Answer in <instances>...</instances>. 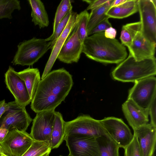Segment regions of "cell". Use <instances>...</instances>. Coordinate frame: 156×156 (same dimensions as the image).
Returning <instances> with one entry per match:
<instances>
[{"label": "cell", "instance_id": "cell-20", "mask_svg": "<svg viewBox=\"0 0 156 156\" xmlns=\"http://www.w3.org/2000/svg\"><path fill=\"white\" fill-rule=\"evenodd\" d=\"M31 9L32 21L34 25L41 29L49 24L48 15L43 3L40 0L28 1Z\"/></svg>", "mask_w": 156, "mask_h": 156}, {"label": "cell", "instance_id": "cell-8", "mask_svg": "<svg viewBox=\"0 0 156 156\" xmlns=\"http://www.w3.org/2000/svg\"><path fill=\"white\" fill-rule=\"evenodd\" d=\"M34 140L26 131L14 129L9 132L0 142L3 153L7 156H22Z\"/></svg>", "mask_w": 156, "mask_h": 156}, {"label": "cell", "instance_id": "cell-42", "mask_svg": "<svg viewBox=\"0 0 156 156\" xmlns=\"http://www.w3.org/2000/svg\"><path fill=\"white\" fill-rule=\"evenodd\" d=\"M59 156H63L60 155ZM67 156H71L69 154Z\"/></svg>", "mask_w": 156, "mask_h": 156}, {"label": "cell", "instance_id": "cell-40", "mask_svg": "<svg viewBox=\"0 0 156 156\" xmlns=\"http://www.w3.org/2000/svg\"><path fill=\"white\" fill-rule=\"evenodd\" d=\"M4 154L2 148L0 145V156H2Z\"/></svg>", "mask_w": 156, "mask_h": 156}, {"label": "cell", "instance_id": "cell-22", "mask_svg": "<svg viewBox=\"0 0 156 156\" xmlns=\"http://www.w3.org/2000/svg\"><path fill=\"white\" fill-rule=\"evenodd\" d=\"M65 122L62 114L55 111V118L50 142L51 149L58 147L64 140Z\"/></svg>", "mask_w": 156, "mask_h": 156}, {"label": "cell", "instance_id": "cell-19", "mask_svg": "<svg viewBox=\"0 0 156 156\" xmlns=\"http://www.w3.org/2000/svg\"><path fill=\"white\" fill-rule=\"evenodd\" d=\"M138 0H128L119 6L110 7L106 13L109 18L123 19L138 12Z\"/></svg>", "mask_w": 156, "mask_h": 156}, {"label": "cell", "instance_id": "cell-34", "mask_svg": "<svg viewBox=\"0 0 156 156\" xmlns=\"http://www.w3.org/2000/svg\"><path fill=\"white\" fill-rule=\"evenodd\" d=\"M108 1V0H86L83 1L86 2L89 5L86 9L87 11L96 8L104 4Z\"/></svg>", "mask_w": 156, "mask_h": 156}, {"label": "cell", "instance_id": "cell-7", "mask_svg": "<svg viewBox=\"0 0 156 156\" xmlns=\"http://www.w3.org/2000/svg\"><path fill=\"white\" fill-rule=\"evenodd\" d=\"M131 34V44L128 48L130 54L136 60L154 56L156 44L146 40L143 35L140 22L126 24Z\"/></svg>", "mask_w": 156, "mask_h": 156}, {"label": "cell", "instance_id": "cell-33", "mask_svg": "<svg viewBox=\"0 0 156 156\" xmlns=\"http://www.w3.org/2000/svg\"><path fill=\"white\" fill-rule=\"evenodd\" d=\"M156 96L155 97L151 102L149 108V115L151 118V124L155 127H156Z\"/></svg>", "mask_w": 156, "mask_h": 156}, {"label": "cell", "instance_id": "cell-2", "mask_svg": "<svg viewBox=\"0 0 156 156\" xmlns=\"http://www.w3.org/2000/svg\"><path fill=\"white\" fill-rule=\"evenodd\" d=\"M82 52L89 58L105 64H118L127 55L125 47L118 40L106 38L104 31L88 36L83 44Z\"/></svg>", "mask_w": 156, "mask_h": 156}, {"label": "cell", "instance_id": "cell-30", "mask_svg": "<svg viewBox=\"0 0 156 156\" xmlns=\"http://www.w3.org/2000/svg\"><path fill=\"white\" fill-rule=\"evenodd\" d=\"M131 142L124 149V156H141L137 135L133 133Z\"/></svg>", "mask_w": 156, "mask_h": 156}, {"label": "cell", "instance_id": "cell-6", "mask_svg": "<svg viewBox=\"0 0 156 156\" xmlns=\"http://www.w3.org/2000/svg\"><path fill=\"white\" fill-rule=\"evenodd\" d=\"M8 108L0 119V127L9 131L14 129L26 131L33 120L25 106L15 101L8 102Z\"/></svg>", "mask_w": 156, "mask_h": 156}, {"label": "cell", "instance_id": "cell-24", "mask_svg": "<svg viewBox=\"0 0 156 156\" xmlns=\"http://www.w3.org/2000/svg\"><path fill=\"white\" fill-rule=\"evenodd\" d=\"M113 1L108 0L102 5L91 10L87 26V34L98 23L105 18L108 17L106 15V13L111 7Z\"/></svg>", "mask_w": 156, "mask_h": 156}, {"label": "cell", "instance_id": "cell-16", "mask_svg": "<svg viewBox=\"0 0 156 156\" xmlns=\"http://www.w3.org/2000/svg\"><path fill=\"white\" fill-rule=\"evenodd\" d=\"M79 14L72 11L67 25L60 36L56 40L42 75L43 78L51 70L59 52L67 37L74 28L77 22Z\"/></svg>", "mask_w": 156, "mask_h": 156}, {"label": "cell", "instance_id": "cell-27", "mask_svg": "<svg viewBox=\"0 0 156 156\" xmlns=\"http://www.w3.org/2000/svg\"><path fill=\"white\" fill-rule=\"evenodd\" d=\"M72 2L70 0H62L57 7L54 20L53 31L54 32L58 25L66 15L72 11Z\"/></svg>", "mask_w": 156, "mask_h": 156}, {"label": "cell", "instance_id": "cell-12", "mask_svg": "<svg viewBox=\"0 0 156 156\" xmlns=\"http://www.w3.org/2000/svg\"><path fill=\"white\" fill-rule=\"evenodd\" d=\"M100 121L108 134L119 147L124 149L132 140L133 135L122 119L109 117Z\"/></svg>", "mask_w": 156, "mask_h": 156}, {"label": "cell", "instance_id": "cell-11", "mask_svg": "<svg viewBox=\"0 0 156 156\" xmlns=\"http://www.w3.org/2000/svg\"><path fill=\"white\" fill-rule=\"evenodd\" d=\"M55 115V110L36 113L33 120L30 136L34 140L48 142L50 144Z\"/></svg>", "mask_w": 156, "mask_h": 156}, {"label": "cell", "instance_id": "cell-3", "mask_svg": "<svg viewBox=\"0 0 156 156\" xmlns=\"http://www.w3.org/2000/svg\"><path fill=\"white\" fill-rule=\"evenodd\" d=\"M156 74V59L154 56L136 60L129 54L111 73L114 79L123 82H135Z\"/></svg>", "mask_w": 156, "mask_h": 156}, {"label": "cell", "instance_id": "cell-28", "mask_svg": "<svg viewBox=\"0 0 156 156\" xmlns=\"http://www.w3.org/2000/svg\"><path fill=\"white\" fill-rule=\"evenodd\" d=\"M89 15V13L86 10L80 12L79 14L78 21L75 26L78 37L83 43L88 36L87 26Z\"/></svg>", "mask_w": 156, "mask_h": 156}, {"label": "cell", "instance_id": "cell-10", "mask_svg": "<svg viewBox=\"0 0 156 156\" xmlns=\"http://www.w3.org/2000/svg\"><path fill=\"white\" fill-rule=\"evenodd\" d=\"M142 34L145 39L156 44V5L152 0H138Z\"/></svg>", "mask_w": 156, "mask_h": 156}, {"label": "cell", "instance_id": "cell-5", "mask_svg": "<svg viewBox=\"0 0 156 156\" xmlns=\"http://www.w3.org/2000/svg\"><path fill=\"white\" fill-rule=\"evenodd\" d=\"M106 134L107 133L100 121L95 119L88 115H80L72 120L65 122L64 138L73 136L97 138Z\"/></svg>", "mask_w": 156, "mask_h": 156}, {"label": "cell", "instance_id": "cell-41", "mask_svg": "<svg viewBox=\"0 0 156 156\" xmlns=\"http://www.w3.org/2000/svg\"><path fill=\"white\" fill-rule=\"evenodd\" d=\"M2 156H7V155H5V154H3L2 155Z\"/></svg>", "mask_w": 156, "mask_h": 156}, {"label": "cell", "instance_id": "cell-38", "mask_svg": "<svg viewBox=\"0 0 156 156\" xmlns=\"http://www.w3.org/2000/svg\"><path fill=\"white\" fill-rule=\"evenodd\" d=\"M127 0H114L112 3L111 7L117 6L120 5L125 2Z\"/></svg>", "mask_w": 156, "mask_h": 156}, {"label": "cell", "instance_id": "cell-1", "mask_svg": "<svg viewBox=\"0 0 156 156\" xmlns=\"http://www.w3.org/2000/svg\"><path fill=\"white\" fill-rule=\"evenodd\" d=\"M72 76L64 68L50 72L41 79L31 100L35 112L55 110L64 101L73 85Z\"/></svg>", "mask_w": 156, "mask_h": 156}, {"label": "cell", "instance_id": "cell-29", "mask_svg": "<svg viewBox=\"0 0 156 156\" xmlns=\"http://www.w3.org/2000/svg\"><path fill=\"white\" fill-rule=\"evenodd\" d=\"M72 11L68 13L58 25L55 31L52 32L51 35L45 39L47 41H51V44L50 49H52L55 43L61 34L66 27L69 21Z\"/></svg>", "mask_w": 156, "mask_h": 156}, {"label": "cell", "instance_id": "cell-26", "mask_svg": "<svg viewBox=\"0 0 156 156\" xmlns=\"http://www.w3.org/2000/svg\"><path fill=\"white\" fill-rule=\"evenodd\" d=\"M51 150L48 142L34 140L30 147L22 156H41Z\"/></svg>", "mask_w": 156, "mask_h": 156}, {"label": "cell", "instance_id": "cell-21", "mask_svg": "<svg viewBox=\"0 0 156 156\" xmlns=\"http://www.w3.org/2000/svg\"><path fill=\"white\" fill-rule=\"evenodd\" d=\"M17 73L24 81L32 100L41 80L39 69L29 67Z\"/></svg>", "mask_w": 156, "mask_h": 156}, {"label": "cell", "instance_id": "cell-31", "mask_svg": "<svg viewBox=\"0 0 156 156\" xmlns=\"http://www.w3.org/2000/svg\"><path fill=\"white\" fill-rule=\"evenodd\" d=\"M120 38L122 44L127 47L128 48L130 46L132 37L130 31L126 25H123L122 27Z\"/></svg>", "mask_w": 156, "mask_h": 156}, {"label": "cell", "instance_id": "cell-14", "mask_svg": "<svg viewBox=\"0 0 156 156\" xmlns=\"http://www.w3.org/2000/svg\"><path fill=\"white\" fill-rule=\"evenodd\" d=\"M5 82L17 103L26 107L31 102L24 81L10 66L5 74Z\"/></svg>", "mask_w": 156, "mask_h": 156}, {"label": "cell", "instance_id": "cell-18", "mask_svg": "<svg viewBox=\"0 0 156 156\" xmlns=\"http://www.w3.org/2000/svg\"><path fill=\"white\" fill-rule=\"evenodd\" d=\"M122 109L133 130L147 124L149 121V109L141 108L130 99H127L122 104Z\"/></svg>", "mask_w": 156, "mask_h": 156}, {"label": "cell", "instance_id": "cell-37", "mask_svg": "<svg viewBox=\"0 0 156 156\" xmlns=\"http://www.w3.org/2000/svg\"><path fill=\"white\" fill-rule=\"evenodd\" d=\"M9 130L4 127H0V142L2 141L5 137Z\"/></svg>", "mask_w": 156, "mask_h": 156}, {"label": "cell", "instance_id": "cell-17", "mask_svg": "<svg viewBox=\"0 0 156 156\" xmlns=\"http://www.w3.org/2000/svg\"><path fill=\"white\" fill-rule=\"evenodd\" d=\"M139 141L141 156H154L156 144V127L150 123L133 130Z\"/></svg>", "mask_w": 156, "mask_h": 156}, {"label": "cell", "instance_id": "cell-32", "mask_svg": "<svg viewBox=\"0 0 156 156\" xmlns=\"http://www.w3.org/2000/svg\"><path fill=\"white\" fill-rule=\"evenodd\" d=\"M109 18L108 17H106L98 23L88 34V36L105 31L108 28L112 27L111 23L109 21Z\"/></svg>", "mask_w": 156, "mask_h": 156}, {"label": "cell", "instance_id": "cell-9", "mask_svg": "<svg viewBox=\"0 0 156 156\" xmlns=\"http://www.w3.org/2000/svg\"><path fill=\"white\" fill-rule=\"evenodd\" d=\"M129 90L128 99H130L142 108L149 109L156 96V78L154 76L147 77L134 82Z\"/></svg>", "mask_w": 156, "mask_h": 156}, {"label": "cell", "instance_id": "cell-25", "mask_svg": "<svg viewBox=\"0 0 156 156\" xmlns=\"http://www.w3.org/2000/svg\"><path fill=\"white\" fill-rule=\"evenodd\" d=\"M20 1L18 0H0V19L12 18V13L15 10L21 9Z\"/></svg>", "mask_w": 156, "mask_h": 156}, {"label": "cell", "instance_id": "cell-13", "mask_svg": "<svg viewBox=\"0 0 156 156\" xmlns=\"http://www.w3.org/2000/svg\"><path fill=\"white\" fill-rule=\"evenodd\" d=\"M97 138L73 136L65 137L66 146L71 156H99Z\"/></svg>", "mask_w": 156, "mask_h": 156}, {"label": "cell", "instance_id": "cell-15", "mask_svg": "<svg viewBox=\"0 0 156 156\" xmlns=\"http://www.w3.org/2000/svg\"><path fill=\"white\" fill-rule=\"evenodd\" d=\"M83 44L75 27L61 48L57 58L67 64L77 62L82 52Z\"/></svg>", "mask_w": 156, "mask_h": 156}, {"label": "cell", "instance_id": "cell-36", "mask_svg": "<svg viewBox=\"0 0 156 156\" xmlns=\"http://www.w3.org/2000/svg\"><path fill=\"white\" fill-rule=\"evenodd\" d=\"M8 103L4 99L0 101V119L2 115L8 108Z\"/></svg>", "mask_w": 156, "mask_h": 156}, {"label": "cell", "instance_id": "cell-4", "mask_svg": "<svg viewBox=\"0 0 156 156\" xmlns=\"http://www.w3.org/2000/svg\"><path fill=\"white\" fill-rule=\"evenodd\" d=\"M51 44V41L35 37L24 40L18 45L11 63L13 65L32 66L50 49Z\"/></svg>", "mask_w": 156, "mask_h": 156}, {"label": "cell", "instance_id": "cell-23", "mask_svg": "<svg viewBox=\"0 0 156 156\" xmlns=\"http://www.w3.org/2000/svg\"><path fill=\"white\" fill-rule=\"evenodd\" d=\"M99 156H119V145L106 134L96 138Z\"/></svg>", "mask_w": 156, "mask_h": 156}, {"label": "cell", "instance_id": "cell-35", "mask_svg": "<svg viewBox=\"0 0 156 156\" xmlns=\"http://www.w3.org/2000/svg\"><path fill=\"white\" fill-rule=\"evenodd\" d=\"M116 30L112 27H111L104 31V35L106 38L111 39L115 38L116 35Z\"/></svg>", "mask_w": 156, "mask_h": 156}, {"label": "cell", "instance_id": "cell-39", "mask_svg": "<svg viewBox=\"0 0 156 156\" xmlns=\"http://www.w3.org/2000/svg\"><path fill=\"white\" fill-rule=\"evenodd\" d=\"M51 151H49L45 153L41 156H49V154Z\"/></svg>", "mask_w": 156, "mask_h": 156}]
</instances>
